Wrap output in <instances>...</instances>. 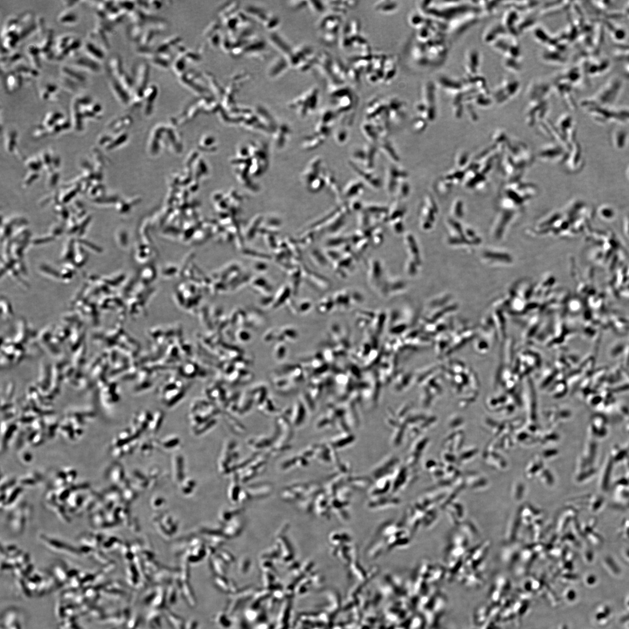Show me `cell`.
Returning a JSON list of instances; mask_svg holds the SVG:
<instances>
[{"mask_svg": "<svg viewBox=\"0 0 629 629\" xmlns=\"http://www.w3.org/2000/svg\"><path fill=\"white\" fill-rule=\"evenodd\" d=\"M610 67V63L608 60H592V62H589L587 64V66L584 67V70H586L587 75L591 76H596L602 75L606 73Z\"/></svg>", "mask_w": 629, "mask_h": 629, "instance_id": "8992f818", "label": "cell"}, {"mask_svg": "<svg viewBox=\"0 0 629 629\" xmlns=\"http://www.w3.org/2000/svg\"><path fill=\"white\" fill-rule=\"evenodd\" d=\"M83 47L84 55L98 62L104 59L105 54L102 48L97 46L95 43L91 41L86 42L84 43Z\"/></svg>", "mask_w": 629, "mask_h": 629, "instance_id": "7c38bea8", "label": "cell"}, {"mask_svg": "<svg viewBox=\"0 0 629 629\" xmlns=\"http://www.w3.org/2000/svg\"><path fill=\"white\" fill-rule=\"evenodd\" d=\"M60 74L80 84L85 82L87 80L86 76L81 72L70 66H63L60 67Z\"/></svg>", "mask_w": 629, "mask_h": 629, "instance_id": "8fae6325", "label": "cell"}, {"mask_svg": "<svg viewBox=\"0 0 629 629\" xmlns=\"http://www.w3.org/2000/svg\"><path fill=\"white\" fill-rule=\"evenodd\" d=\"M22 491V489L21 487L15 488L14 490L11 492L9 496L6 495L7 499H6V501L5 505H10V504H11L12 503H13L15 501L16 498H17L19 494L21 493Z\"/></svg>", "mask_w": 629, "mask_h": 629, "instance_id": "603a6c76", "label": "cell"}, {"mask_svg": "<svg viewBox=\"0 0 629 629\" xmlns=\"http://www.w3.org/2000/svg\"><path fill=\"white\" fill-rule=\"evenodd\" d=\"M80 106H86L93 102V100L90 96L87 95H82L76 97L74 99Z\"/></svg>", "mask_w": 629, "mask_h": 629, "instance_id": "cb8c5ba5", "label": "cell"}, {"mask_svg": "<svg viewBox=\"0 0 629 629\" xmlns=\"http://www.w3.org/2000/svg\"><path fill=\"white\" fill-rule=\"evenodd\" d=\"M36 34L39 39H41L46 32V28L45 25V21L43 17L39 16L38 17H36Z\"/></svg>", "mask_w": 629, "mask_h": 629, "instance_id": "7402d4cb", "label": "cell"}, {"mask_svg": "<svg viewBox=\"0 0 629 629\" xmlns=\"http://www.w3.org/2000/svg\"><path fill=\"white\" fill-rule=\"evenodd\" d=\"M58 21L63 25H74L78 21V16L73 11L67 9L59 15Z\"/></svg>", "mask_w": 629, "mask_h": 629, "instance_id": "9a60e30c", "label": "cell"}, {"mask_svg": "<svg viewBox=\"0 0 629 629\" xmlns=\"http://www.w3.org/2000/svg\"><path fill=\"white\" fill-rule=\"evenodd\" d=\"M70 127V123L69 121H68L65 118V117H64V118L61 120H60L59 122L54 125V126L50 128L49 130L51 134H57V133L62 131V130H67V129Z\"/></svg>", "mask_w": 629, "mask_h": 629, "instance_id": "44dd1931", "label": "cell"}, {"mask_svg": "<svg viewBox=\"0 0 629 629\" xmlns=\"http://www.w3.org/2000/svg\"><path fill=\"white\" fill-rule=\"evenodd\" d=\"M22 55L19 51H13L10 53L3 55L1 58V66L2 69H9L20 62H21Z\"/></svg>", "mask_w": 629, "mask_h": 629, "instance_id": "5bb4252c", "label": "cell"}, {"mask_svg": "<svg viewBox=\"0 0 629 629\" xmlns=\"http://www.w3.org/2000/svg\"><path fill=\"white\" fill-rule=\"evenodd\" d=\"M78 1H64V6L66 7L67 9H71L76 6V4L79 3Z\"/></svg>", "mask_w": 629, "mask_h": 629, "instance_id": "d4e9b609", "label": "cell"}, {"mask_svg": "<svg viewBox=\"0 0 629 629\" xmlns=\"http://www.w3.org/2000/svg\"><path fill=\"white\" fill-rule=\"evenodd\" d=\"M626 13L627 15H629V4H628V5L627 6V7H626Z\"/></svg>", "mask_w": 629, "mask_h": 629, "instance_id": "484cf974", "label": "cell"}, {"mask_svg": "<svg viewBox=\"0 0 629 629\" xmlns=\"http://www.w3.org/2000/svg\"><path fill=\"white\" fill-rule=\"evenodd\" d=\"M588 113L591 115L596 120L607 121L609 120H617L619 121L629 120V107L614 106H584Z\"/></svg>", "mask_w": 629, "mask_h": 629, "instance_id": "7a4b0ae2", "label": "cell"}, {"mask_svg": "<svg viewBox=\"0 0 629 629\" xmlns=\"http://www.w3.org/2000/svg\"><path fill=\"white\" fill-rule=\"evenodd\" d=\"M18 33L22 39H25L36 31V17L32 11H26L18 16Z\"/></svg>", "mask_w": 629, "mask_h": 629, "instance_id": "277c9868", "label": "cell"}, {"mask_svg": "<svg viewBox=\"0 0 629 629\" xmlns=\"http://www.w3.org/2000/svg\"><path fill=\"white\" fill-rule=\"evenodd\" d=\"M88 36L90 39V41L95 43L102 49L103 48L104 50L109 49L110 44L108 43L107 34L99 27L96 26L90 32Z\"/></svg>", "mask_w": 629, "mask_h": 629, "instance_id": "ba28073f", "label": "cell"}, {"mask_svg": "<svg viewBox=\"0 0 629 629\" xmlns=\"http://www.w3.org/2000/svg\"><path fill=\"white\" fill-rule=\"evenodd\" d=\"M623 82L618 76L608 80L595 94L582 102V106H611L616 105L623 89Z\"/></svg>", "mask_w": 629, "mask_h": 629, "instance_id": "6da1fadb", "label": "cell"}, {"mask_svg": "<svg viewBox=\"0 0 629 629\" xmlns=\"http://www.w3.org/2000/svg\"><path fill=\"white\" fill-rule=\"evenodd\" d=\"M23 79L22 76L13 71H10L5 76V88L7 94H12L22 87Z\"/></svg>", "mask_w": 629, "mask_h": 629, "instance_id": "52a82bcc", "label": "cell"}, {"mask_svg": "<svg viewBox=\"0 0 629 629\" xmlns=\"http://www.w3.org/2000/svg\"><path fill=\"white\" fill-rule=\"evenodd\" d=\"M72 64L75 66L76 70H84L90 72L91 73H99L101 70L99 62L84 54L75 55Z\"/></svg>", "mask_w": 629, "mask_h": 629, "instance_id": "5b68a950", "label": "cell"}, {"mask_svg": "<svg viewBox=\"0 0 629 629\" xmlns=\"http://www.w3.org/2000/svg\"><path fill=\"white\" fill-rule=\"evenodd\" d=\"M109 83L112 92H114V94L118 97L119 100L123 101L124 102H126L127 98H126V97L124 94L123 87H121L118 81H116V79L112 77L110 78Z\"/></svg>", "mask_w": 629, "mask_h": 629, "instance_id": "ffe728a7", "label": "cell"}, {"mask_svg": "<svg viewBox=\"0 0 629 629\" xmlns=\"http://www.w3.org/2000/svg\"><path fill=\"white\" fill-rule=\"evenodd\" d=\"M63 118L64 116L62 112L59 111L48 112L44 117L43 126L46 128L50 129Z\"/></svg>", "mask_w": 629, "mask_h": 629, "instance_id": "2e32d148", "label": "cell"}, {"mask_svg": "<svg viewBox=\"0 0 629 629\" xmlns=\"http://www.w3.org/2000/svg\"><path fill=\"white\" fill-rule=\"evenodd\" d=\"M41 538L43 539L44 542L47 544V545H48V547L52 548V549L67 550L69 551H71L72 552H74L75 554H79V551H76L75 548L68 547V545H66V544L58 541V540L52 539L44 537H41Z\"/></svg>", "mask_w": 629, "mask_h": 629, "instance_id": "e0dca14e", "label": "cell"}, {"mask_svg": "<svg viewBox=\"0 0 629 629\" xmlns=\"http://www.w3.org/2000/svg\"><path fill=\"white\" fill-rule=\"evenodd\" d=\"M11 71H13L19 74L22 76L23 80H31L37 78L39 76V70L35 68L27 66L26 64L22 63V61L15 64L13 68H11Z\"/></svg>", "mask_w": 629, "mask_h": 629, "instance_id": "9c48e42d", "label": "cell"}, {"mask_svg": "<svg viewBox=\"0 0 629 629\" xmlns=\"http://www.w3.org/2000/svg\"><path fill=\"white\" fill-rule=\"evenodd\" d=\"M59 81L61 86L68 92L74 93L79 90L80 84L60 75Z\"/></svg>", "mask_w": 629, "mask_h": 629, "instance_id": "d6986e66", "label": "cell"}, {"mask_svg": "<svg viewBox=\"0 0 629 629\" xmlns=\"http://www.w3.org/2000/svg\"><path fill=\"white\" fill-rule=\"evenodd\" d=\"M26 53L31 66L36 70H40L42 68V58L37 44H31L28 45L26 47Z\"/></svg>", "mask_w": 629, "mask_h": 629, "instance_id": "30bf717a", "label": "cell"}, {"mask_svg": "<svg viewBox=\"0 0 629 629\" xmlns=\"http://www.w3.org/2000/svg\"><path fill=\"white\" fill-rule=\"evenodd\" d=\"M72 123L75 130L80 131L83 127V117L79 104L74 99L71 106Z\"/></svg>", "mask_w": 629, "mask_h": 629, "instance_id": "4fadbf2b", "label": "cell"}, {"mask_svg": "<svg viewBox=\"0 0 629 629\" xmlns=\"http://www.w3.org/2000/svg\"><path fill=\"white\" fill-rule=\"evenodd\" d=\"M54 34V30L51 28L47 30L45 35L37 44L42 59L46 61L55 59Z\"/></svg>", "mask_w": 629, "mask_h": 629, "instance_id": "3957f363", "label": "cell"}, {"mask_svg": "<svg viewBox=\"0 0 629 629\" xmlns=\"http://www.w3.org/2000/svg\"><path fill=\"white\" fill-rule=\"evenodd\" d=\"M108 68H109L112 78L120 77L122 75V64L119 58H112L108 63Z\"/></svg>", "mask_w": 629, "mask_h": 629, "instance_id": "ac0fdd59", "label": "cell"}]
</instances>
